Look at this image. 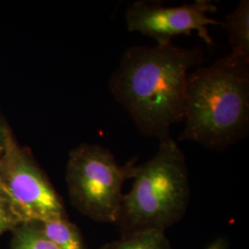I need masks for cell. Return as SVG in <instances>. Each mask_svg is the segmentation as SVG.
Wrapping results in <instances>:
<instances>
[{
    "label": "cell",
    "instance_id": "cell-4",
    "mask_svg": "<svg viewBox=\"0 0 249 249\" xmlns=\"http://www.w3.org/2000/svg\"><path fill=\"white\" fill-rule=\"evenodd\" d=\"M137 166L135 159L119 164L111 151L98 144H80L70 152L66 170L73 207L92 221L116 223L123 186L134 178Z\"/></svg>",
    "mask_w": 249,
    "mask_h": 249
},
{
    "label": "cell",
    "instance_id": "cell-8",
    "mask_svg": "<svg viewBox=\"0 0 249 249\" xmlns=\"http://www.w3.org/2000/svg\"><path fill=\"white\" fill-rule=\"evenodd\" d=\"M36 223L57 249H87L79 227L71 223L69 217L50 219Z\"/></svg>",
    "mask_w": 249,
    "mask_h": 249
},
{
    "label": "cell",
    "instance_id": "cell-2",
    "mask_svg": "<svg viewBox=\"0 0 249 249\" xmlns=\"http://www.w3.org/2000/svg\"><path fill=\"white\" fill-rule=\"evenodd\" d=\"M181 142L225 151L244 139L249 125V60L227 54L187 77Z\"/></svg>",
    "mask_w": 249,
    "mask_h": 249
},
{
    "label": "cell",
    "instance_id": "cell-11",
    "mask_svg": "<svg viewBox=\"0 0 249 249\" xmlns=\"http://www.w3.org/2000/svg\"><path fill=\"white\" fill-rule=\"evenodd\" d=\"M23 223V218L0 182V237L7 231L12 232Z\"/></svg>",
    "mask_w": 249,
    "mask_h": 249
},
{
    "label": "cell",
    "instance_id": "cell-3",
    "mask_svg": "<svg viewBox=\"0 0 249 249\" xmlns=\"http://www.w3.org/2000/svg\"><path fill=\"white\" fill-rule=\"evenodd\" d=\"M132 180L116 222L121 235L165 231L184 218L190 199L189 173L186 156L172 137L160 141L155 155L137 166Z\"/></svg>",
    "mask_w": 249,
    "mask_h": 249
},
{
    "label": "cell",
    "instance_id": "cell-9",
    "mask_svg": "<svg viewBox=\"0 0 249 249\" xmlns=\"http://www.w3.org/2000/svg\"><path fill=\"white\" fill-rule=\"evenodd\" d=\"M100 249H173L165 231H143L105 244Z\"/></svg>",
    "mask_w": 249,
    "mask_h": 249
},
{
    "label": "cell",
    "instance_id": "cell-1",
    "mask_svg": "<svg viewBox=\"0 0 249 249\" xmlns=\"http://www.w3.org/2000/svg\"><path fill=\"white\" fill-rule=\"evenodd\" d=\"M203 61L201 46H132L122 54L109 89L141 133L162 141L183 121L189 71Z\"/></svg>",
    "mask_w": 249,
    "mask_h": 249
},
{
    "label": "cell",
    "instance_id": "cell-7",
    "mask_svg": "<svg viewBox=\"0 0 249 249\" xmlns=\"http://www.w3.org/2000/svg\"><path fill=\"white\" fill-rule=\"evenodd\" d=\"M221 25L229 36L231 55L249 60V1L242 0Z\"/></svg>",
    "mask_w": 249,
    "mask_h": 249
},
{
    "label": "cell",
    "instance_id": "cell-5",
    "mask_svg": "<svg viewBox=\"0 0 249 249\" xmlns=\"http://www.w3.org/2000/svg\"><path fill=\"white\" fill-rule=\"evenodd\" d=\"M0 182L25 223L69 217L61 196L13 132L0 156Z\"/></svg>",
    "mask_w": 249,
    "mask_h": 249
},
{
    "label": "cell",
    "instance_id": "cell-6",
    "mask_svg": "<svg viewBox=\"0 0 249 249\" xmlns=\"http://www.w3.org/2000/svg\"><path fill=\"white\" fill-rule=\"evenodd\" d=\"M217 7L210 0H196L178 7H163L158 3L135 1L126 10L125 20L129 32H139L148 36L156 45L172 43L179 36H190L196 32L205 44L213 45V40L208 26L222 22L208 17Z\"/></svg>",
    "mask_w": 249,
    "mask_h": 249
},
{
    "label": "cell",
    "instance_id": "cell-12",
    "mask_svg": "<svg viewBox=\"0 0 249 249\" xmlns=\"http://www.w3.org/2000/svg\"><path fill=\"white\" fill-rule=\"evenodd\" d=\"M11 132V128L9 127L7 120L5 119V117L0 111V156L2 155L3 151H5L9 134Z\"/></svg>",
    "mask_w": 249,
    "mask_h": 249
},
{
    "label": "cell",
    "instance_id": "cell-10",
    "mask_svg": "<svg viewBox=\"0 0 249 249\" xmlns=\"http://www.w3.org/2000/svg\"><path fill=\"white\" fill-rule=\"evenodd\" d=\"M10 249H58L36 223H23L12 231Z\"/></svg>",
    "mask_w": 249,
    "mask_h": 249
}]
</instances>
